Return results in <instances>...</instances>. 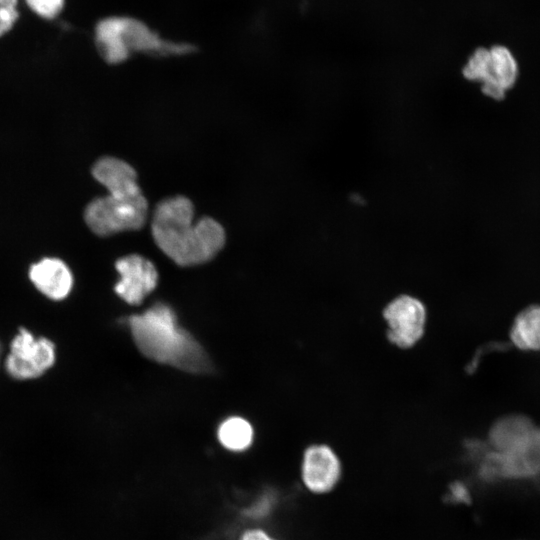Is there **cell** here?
Masks as SVG:
<instances>
[{
    "instance_id": "obj_12",
    "label": "cell",
    "mask_w": 540,
    "mask_h": 540,
    "mask_svg": "<svg viewBox=\"0 0 540 540\" xmlns=\"http://www.w3.org/2000/svg\"><path fill=\"white\" fill-rule=\"evenodd\" d=\"M96 44L104 60L110 64L121 63L129 57L130 53L121 40L120 17H110L97 24Z\"/></svg>"
},
{
    "instance_id": "obj_5",
    "label": "cell",
    "mask_w": 540,
    "mask_h": 540,
    "mask_svg": "<svg viewBox=\"0 0 540 540\" xmlns=\"http://www.w3.org/2000/svg\"><path fill=\"white\" fill-rule=\"evenodd\" d=\"M463 75L470 81L480 82L486 96L501 100L516 82L518 65L512 52L505 46L495 45L489 49L479 47L463 67Z\"/></svg>"
},
{
    "instance_id": "obj_17",
    "label": "cell",
    "mask_w": 540,
    "mask_h": 540,
    "mask_svg": "<svg viewBox=\"0 0 540 540\" xmlns=\"http://www.w3.org/2000/svg\"><path fill=\"white\" fill-rule=\"evenodd\" d=\"M238 540H277L260 528H251L245 530Z\"/></svg>"
},
{
    "instance_id": "obj_14",
    "label": "cell",
    "mask_w": 540,
    "mask_h": 540,
    "mask_svg": "<svg viewBox=\"0 0 540 540\" xmlns=\"http://www.w3.org/2000/svg\"><path fill=\"white\" fill-rule=\"evenodd\" d=\"M16 0H0V35L7 32L17 18Z\"/></svg>"
},
{
    "instance_id": "obj_13",
    "label": "cell",
    "mask_w": 540,
    "mask_h": 540,
    "mask_svg": "<svg viewBox=\"0 0 540 540\" xmlns=\"http://www.w3.org/2000/svg\"><path fill=\"white\" fill-rule=\"evenodd\" d=\"M217 438L225 449L232 452H242L252 444L253 429L244 418L230 417L218 427Z\"/></svg>"
},
{
    "instance_id": "obj_3",
    "label": "cell",
    "mask_w": 540,
    "mask_h": 540,
    "mask_svg": "<svg viewBox=\"0 0 540 540\" xmlns=\"http://www.w3.org/2000/svg\"><path fill=\"white\" fill-rule=\"evenodd\" d=\"M127 323L135 345L146 358L189 373L210 371L206 352L178 325L168 305L156 303L145 312L130 316Z\"/></svg>"
},
{
    "instance_id": "obj_1",
    "label": "cell",
    "mask_w": 540,
    "mask_h": 540,
    "mask_svg": "<svg viewBox=\"0 0 540 540\" xmlns=\"http://www.w3.org/2000/svg\"><path fill=\"white\" fill-rule=\"evenodd\" d=\"M151 231L158 248L179 266L213 259L225 244L222 225L210 217L194 222V207L184 196L162 200L154 209Z\"/></svg>"
},
{
    "instance_id": "obj_8",
    "label": "cell",
    "mask_w": 540,
    "mask_h": 540,
    "mask_svg": "<svg viewBox=\"0 0 540 540\" xmlns=\"http://www.w3.org/2000/svg\"><path fill=\"white\" fill-rule=\"evenodd\" d=\"M119 281L116 294L130 305H139L157 286L158 272L154 264L139 254H129L115 263Z\"/></svg>"
},
{
    "instance_id": "obj_11",
    "label": "cell",
    "mask_w": 540,
    "mask_h": 540,
    "mask_svg": "<svg viewBox=\"0 0 540 540\" xmlns=\"http://www.w3.org/2000/svg\"><path fill=\"white\" fill-rule=\"evenodd\" d=\"M510 340L525 351H540V305L523 309L514 319Z\"/></svg>"
},
{
    "instance_id": "obj_10",
    "label": "cell",
    "mask_w": 540,
    "mask_h": 540,
    "mask_svg": "<svg viewBox=\"0 0 540 540\" xmlns=\"http://www.w3.org/2000/svg\"><path fill=\"white\" fill-rule=\"evenodd\" d=\"M29 277L41 293L53 300L65 298L73 286L70 269L57 258H44L33 264Z\"/></svg>"
},
{
    "instance_id": "obj_9",
    "label": "cell",
    "mask_w": 540,
    "mask_h": 540,
    "mask_svg": "<svg viewBox=\"0 0 540 540\" xmlns=\"http://www.w3.org/2000/svg\"><path fill=\"white\" fill-rule=\"evenodd\" d=\"M342 476V465L335 451L326 444L306 448L301 463V480L312 493L332 491Z\"/></svg>"
},
{
    "instance_id": "obj_7",
    "label": "cell",
    "mask_w": 540,
    "mask_h": 540,
    "mask_svg": "<svg viewBox=\"0 0 540 540\" xmlns=\"http://www.w3.org/2000/svg\"><path fill=\"white\" fill-rule=\"evenodd\" d=\"M388 339L400 348H409L421 339L426 322L424 304L410 295L393 299L384 309Z\"/></svg>"
},
{
    "instance_id": "obj_16",
    "label": "cell",
    "mask_w": 540,
    "mask_h": 540,
    "mask_svg": "<svg viewBox=\"0 0 540 540\" xmlns=\"http://www.w3.org/2000/svg\"><path fill=\"white\" fill-rule=\"evenodd\" d=\"M448 499L456 503H468L470 501L469 490L463 483L456 482L450 486Z\"/></svg>"
},
{
    "instance_id": "obj_2",
    "label": "cell",
    "mask_w": 540,
    "mask_h": 540,
    "mask_svg": "<svg viewBox=\"0 0 540 540\" xmlns=\"http://www.w3.org/2000/svg\"><path fill=\"white\" fill-rule=\"evenodd\" d=\"M92 175L108 194L87 205L88 227L99 236L140 229L147 219L148 203L134 168L116 157H103L94 164Z\"/></svg>"
},
{
    "instance_id": "obj_15",
    "label": "cell",
    "mask_w": 540,
    "mask_h": 540,
    "mask_svg": "<svg viewBox=\"0 0 540 540\" xmlns=\"http://www.w3.org/2000/svg\"><path fill=\"white\" fill-rule=\"evenodd\" d=\"M39 15L52 18L62 9L63 0H26Z\"/></svg>"
},
{
    "instance_id": "obj_4",
    "label": "cell",
    "mask_w": 540,
    "mask_h": 540,
    "mask_svg": "<svg viewBox=\"0 0 540 540\" xmlns=\"http://www.w3.org/2000/svg\"><path fill=\"white\" fill-rule=\"evenodd\" d=\"M491 450H484L479 475L486 481L540 477V427L525 415L495 421L489 431Z\"/></svg>"
},
{
    "instance_id": "obj_6",
    "label": "cell",
    "mask_w": 540,
    "mask_h": 540,
    "mask_svg": "<svg viewBox=\"0 0 540 540\" xmlns=\"http://www.w3.org/2000/svg\"><path fill=\"white\" fill-rule=\"evenodd\" d=\"M55 361V349L46 338H35L22 329L11 343L5 366L16 379H32L41 376Z\"/></svg>"
}]
</instances>
